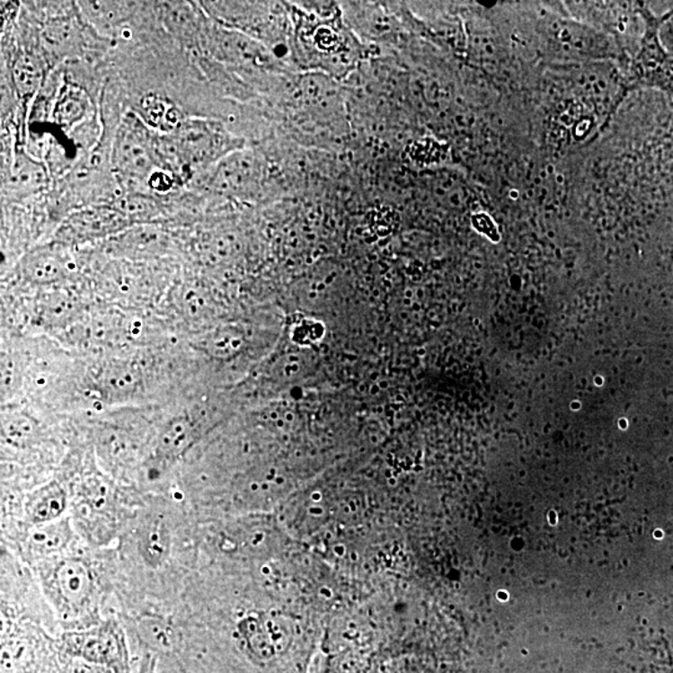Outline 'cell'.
Masks as SVG:
<instances>
[{
    "label": "cell",
    "instance_id": "cell-1",
    "mask_svg": "<svg viewBox=\"0 0 673 673\" xmlns=\"http://www.w3.org/2000/svg\"><path fill=\"white\" fill-rule=\"evenodd\" d=\"M112 163L116 172L127 182H140L155 173V167L160 166L156 143L151 137L143 122L135 116H128L119 128L112 151Z\"/></svg>",
    "mask_w": 673,
    "mask_h": 673
},
{
    "label": "cell",
    "instance_id": "cell-2",
    "mask_svg": "<svg viewBox=\"0 0 673 673\" xmlns=\"http://www.w3.org/2000/svg\"><path fill=\"white\" fill-rule=\"evenodd\" d=\"M176 165L202 167L226 151V138L215 125L206 121H183L169 138Z\"/></svg>",
    "mask_w": 673,
    "mask_h": 673
},
{
    "label": "cell",
    "instance_id": "cell-3",
    "mask_svg": "<svg viewBox=\"0 0 673 673\" xmlns=\"http://www.w3.org/2000/svg\"><path fill=\"white\" fill-rule=\"evenodd\" d=\"M54 581L61 600L73 610H80L88 604L94 588L88 566L76 559L60 562L54 574Z\"/></svg>",
    "mask_w": 673,
    "mask_h": 673
},
{
    "label": "cell",
    "instance_id": "cell-4",
    "mask_svg": "<svg viewBox=\"0 0 673 673\" xmlns=\"http://www.w3.org/2000/svg\"><path fill=\"white\" fill-rule=\"evenodd\" d=\"M127 224V217L111 208H96L74 215L64 227L66 240H88L104 236Z\"/></svg>",
    "mask_w": 673,
    "mask_h": 673
},
{
    "label": "cell",
    "instance_id": "cell-5",
    "mask_svg": "<svg viewBox=\"0 0 673 673\" xmlns=\"http://www.w3.org/2000/svg\"><path fill=\"white\" fill-rule=\"evenodd\" d=\"M66 507V491L58 483H50L29 495L25 510L29 519L41 525L56 521L63 515Z\"/></svg>",
    "mask_w": 673,
    "mask_h": 673
},
{
    "label": "cell",
    "instance_id": "cell-6",
    "mask_svg": "<svg viewBox=\"0 0 673 673\" xmlns=\"http://www.w3.org/2000/svg\"><path fill=\"white\" fill-rule=\"evenodd\" d=\"M140 382L141 375L137 366L130 363H115L100 373L98 388L105 397L124 399L137 391Z\"/></svg>",
    "mask_w": 673,
    "mask_h": 673
},
{
    "label": "cell",
    "instance_id": "cell-7",
    "mask_svg": "<svg viewBox=\"0 0 673 673\" xmlns=\"http://www.w3.org/2000/svg\"><path fill=\"white\" fill-rule=\"evenodd\" d=\"M195 425L189 418H173L161 430L156 454L164 460L179 458L195 443Z\"/></svg>",
    "mask_w": 673,
    "mask_h": 673
},
{
    "label": "cell",
    "instance_id": "cell-8",
    "mask_svg": "<svg viewBox=\"0 0 673 673\" xmlns=\"http://www.w3.org/2000/svg\"><path fill=\"white\" fill-rule=\"evenodd\" d=\"M89 99L85 92L76 86H66L60 94L54 111V118L60 127L73 128L85 118Z\"/></svg>",
    "mask_w": 673,
    "mask_h": 673
},
{
    "label": "cell",
    "instance_id": "cell-9",
    "mask_svg": "<svg viewBox=\"0 0 673 673\" xmlns=\"http://www.w3.org/2000/svg\"><path fill=\"white\" fill-rule=\"evenodd\" d=\"M13 189L18 191H37L47 183V172L40 164L21 154L15 157L11 173Z\"/></svg>",
    "mask_w": 673,
    "mask_h": 673
},
{
    "label": "cell",
    "instance_id": "cell-10",
    "mask_svg": "<svg viewBox=\"0 0 673 673\" xmlns=\"http://www.w3.org/2000/svg\"><path fill=\"white\" fill-rule=\"evenodd\" d=\"M66 273V263L57 254L43 252L35 254L25 263V276L34 283H54L60 281Z\"/></svg>",
    "mask_w": 673,
    "mask_h": 673
},
{
    "label": "cell",
    "instance_id": "cell-11",
    "mask_svg": "<svg viewBox=\"0 0 673 673\" xmlns=\"http://www.w3.org/2000/svg\"><path fill=\"white\" fill-rule=\"evenodd\" d=\"M138 545L144 559L157 565L166 558L169 552V536L160 521L145 524L138 537Z\"/></svg>",
    "mask_w": 673,
    "mask_h": 673
},
{
    "label": "cell",
    "instance_id": "cell-12",
    "mask_svg": "<svg viewBox=\"0 0 673 673\" xmlns=\"http://www.w3.org/2000/svg\"><path fill=\"white\" fill-rule=\"evenodd\" d=\"M70 529L67 521H59V523H48L39 525L37 529L31 536V546L37 552L45 553H53L59 552L66 546L69 541Z\"/></svg>",
    "mask_w": 673,
    "mask_h": 673
},
{
    "label": "cell",
    "instance_id": "cell-13",
    "mask_svg": "<svg viewBox=\"0 0 673 673\" xmlns=\"http://www.w3.org/2000/svg\"><path fill=\"white\" fill-rule=\"evenodd\" d=\"M13 77H14L19 94L33 95L41 83L40 67L38 66L33 58L22 54L15 60L14 66H13Z\"/></svg>",
    "mask_w": 673,
    "mask_h": 673
},
{
    "label": "cell",
    "instance_id": "cell-14",
    "mask_svg": "<svg viewBox=\"0 0 673 673\" xmlns=\"http://www.w3.org/2000/svg\"><path fill=\"white\" fill-rule=\"evenodd\" d=\"M119 3L92 2L83 5L84 14L99 27H116L125 18V6Z\"/></svg>",
    "mask_w": 673,
    "mask_h": 673
},
{
    "label": "cell",
    "instance_id": "cell-15",
    "mask_svg": "<svg viewBox=\"0 0 673 673\" xmlns=\"http://www.w3.org/2000/svg\"><path fill=\"white\" fill-rule=\"evenodd\" d=\"M243 631L251 650L260 659L267 660L273 656L275 646H273L269 631L265 627L261 626L256 620H247L243 624Z\"/></svg>",
    "mask_w": 673,
    "mask_h": 673
},
{
    "label": "cell",
    "instance_id": "cell-16",
    "mask_svg": "<svg viewBox=\"0 0 673 673\" xmlns=\"http://www.w3.org/2000/svg\"><path fill=\"white\" fill-rule=\"evenodd\" d=\"M166 21L170 27L175 31V33L190 35L196 29V18L193 17L195 13L188 4H176L166 6Z\"/></svg>",
    "mask_w": 673,
    "mask_h": 673
},
{
    "label": "cell",
    "instance_id": "cell-17",
    "mask_svg": "<svg viewBox=\"0 0 673 673\" xmlns=\"http://www.w3.org/2000/svg\"><path fill=\"white\" fill-rule=\"evenodd\" d=\"M77 646H79L80 653L85 659L96 662L105 661L106 657L109 656V651H111V649H109L111 643L99 633H88V635L79 637Z\"/></svg>",
    "mask_w": 673,
    "mask_h": 673
},
{
    "label": "cell",
    "instance_id": "cell-18",
    "mask_svg": "<svg viewBox=\"0 0 673 673\" xmlns=\"http://www.w3.org/2000/svg\"><path fill=\"white\" fill-rule=\"evenodd\" d=\"M116 211L120 212L125 217H146L155 210L154 201L143 196H127L119 199L114 205Z\"/></svg>",
    "mask_w": 673,
    "mask_h": 673
},
{
    "label": "cell",
    "instance_id": "cell-19",
    "mask_svg": "<svg viewBox=\"0 0 673 673\" xmlns=\"http://www.w3.org/2000/svg\"><path fill=\"white\" fill-rule=\"evenodd\" d=\"M75 34V28L69 22H57L44 31V39L51 49H64L70 44Z\"/></svg>",
    "mask_w": 673,
    "mask_h": 673
},
{
    "label": "cell",
    "instance_id": "cell-20",
    "mask_svg": "<svg viewBox=\"0 0 673 673\" xmlns=\"http://www.w3.org/2000/svg\"><path fill=\"white\" fill-rule=\"evenodd\" d=\"M4 430L9 439L14 442H24L33 434L34 423L27 417L14 414L11 420L4 421Z\"/></svg>",
    "mask_w": 673,
    "mask_h": 673
},
{
    "label": "cell",
    "instance_id": "cell-21",
    "mask_svg": "<svg viewBox=\"0 0 673 673\" xmlns=\"http://www.w3.org/2000/svg\"><path fill=\"white\" fill-rule=\"evenodd\" d=\"M145 633L144 635L147 637V639H150L155 642V645L159 646H167L169 645V637H167L166 633H161V629H163V624H145Z\"/></svg>",
    "mask_w": 673,
    "mask_h": 673
}]
</instances>
